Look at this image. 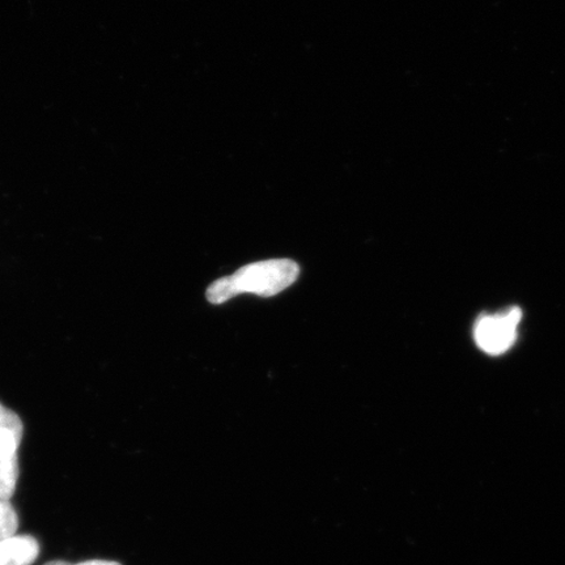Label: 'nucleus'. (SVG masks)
Segmentation results:
<instances>
[{
	"label": "nucleus",
	"mask_w": 565,
	"mask_h": 565,
	"mask_svg": "<svg viewBox=\"0 0 565 565\" xmlns=\"http://www.w3.org/2000/svg\"><path fill=\"white\" fill-rule=\"evenodd\" d=\"M300 267L291 259H270L246 265L232 277L215 280L207 288V300L214 306L237 295L253 294L271 298L298 280Z\"/></svg>",
	"instance_id": "obj_1"
},
{
	"label": "nucleus",
	"mask_w": 565,
	"mask_h": 565,
	"mask_svg": "<svg viewBox=\"0 0 565 565\" xmlns=\"http://www.w3.org/2000/svg\"><path fill=\"white\" fill-rule=\"evenodd\" d=\"M522 310L518 307L494 315L478 318L475 327V339L478 348L489 355H503L518 339Z\"/></svg>",
	"instance_id": "obj_2"
},
{
	"label": "nucleus",
	"mask_w": 565,
	"mask_h": 565,
	"mask_svg": "<svg viewBox=\"0 0 565 565\" xmlns=\"http://www.w3.org/2000/svg\"><path fill=\"white\" fill-rule=\"evenodd\" d=\"M39 554V542L31 535H13L0 541V565H32Z\"/></svg>",
	"instance_id": "obj_3"
},
{
	"label": "nucleus",
	"mask_w": 565,
	"mask_h": 565,
	"mask_svg": "<svg viewBox=\"0 0 565 565\" xmlns=\"http://www.w3.org/2000/svg\"><path fill=\"white\" fill-rule=\"evenodd\" d=\"M19 475L18 456L0 461V498L11 500L17 490Z\"/></svg>",
	"instance_id": "obj_4"
},
{
	"label": "nucleus",
	"mask_w": 565,
	"mask_h": 565,
	"mask_svg": "<svg viewBox=\"0 0 565 565\" xmlns=\"http://www.w3.org/2000/svg\"><path fill=\"white\" fill-rule=\"evenodd\" d=\"M19 527V519L11 500L0 498V541L11 539Z\"/></svg>",
	"instance_id": "obj_5"
},
{
	"label": "nucleus",
	"mask_w": 565,
	"mask_h": 565,
	"mask_svg": "<svg viewBox=\"0 0 565 565\" xmlns=\"http://www.w3.org/2000/svg\"><path fill=\"white\" fill-rule=\"evenodd\" d=\"M0 434H12L23 439V423L19 416L0 404Z\"/></svg>",
	"instance_id": "obj_6"
},
{
	"label": "nucleus",
	"mask_w": 565,
	"mask_h": 565,
	"mask_svg": "<svg viewBox=\"0 0 565 565\" xmlns=\"http://www.w3.org/2000/svg\"><path fill=\"white\" fill-rule=\"evenodd\" d=\"M76 565H121L116 562H106V561H90V562H84Z\"/></svg>",
	"instance_id": "obj_7"
},
{
	"label": "nucleus",
	"mask_w": 565,
	"mask_h": 565,
	"mask_svg": "<svg viewBox=\"0 0 565 565\" xmlns=\"http://www.w3.org/2000/svg\"><path fill=\"white\" fill-rule=\"evenodd\" d=\"M45 565H70V564L66 562L55 561V562L46 563Z\"/></svg>",
	"instance_id": "obj_8"
}]
</instances>
